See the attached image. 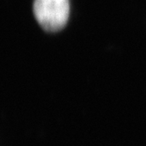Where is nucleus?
I'll use <instances>...</instances> for the list:
<instances>
[{"instance_id":"f257e3e1","label":"nucleus","mask_w":146,"mask_h":146,"mask_svg":"<svg viewBox=\"0 0 146 146\" xmlns=\"http://www.w3.org/2000/svg\"><path fill=\"white\" fill-rule=\"evenodd\" d=\"M33 8L38 23L48 32L61 30L68 21L69 0H35Z\"/></svg>"}]
</instances>
